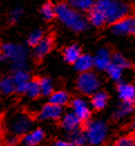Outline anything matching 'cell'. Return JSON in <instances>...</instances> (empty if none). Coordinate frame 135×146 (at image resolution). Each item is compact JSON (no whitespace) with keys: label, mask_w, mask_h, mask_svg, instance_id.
<instances>
[{"label":"cell","mask_w":135,"mask_h":146,"mask_svg":"<svg viewBox=\"0 0 135 146\" xmlns=\"http://www.w3.org/2000/svg\"><path fill=\"white\" fill-rule=\"evenodd\" d=\"M56 18L74 33H83L89 26L87 17L70 7L67 2H58L56 5Z\"/></svg>","instance_id":"cell-1"},{"label":"cell","mask_w":135,"mask_h":146,"mask_svg":"<svg viewBox=\"0 0 135 146\" xmlns=\"http://www.w3.org/2000/svg\"><path fill=\"white\" fill-rule=\"evenodd\" d=\"M94 8L102 12L106 23L110 25L130 16L131 12L130 5L122 0H96Z\"/></svg>","instance_id":"cell-2"},{"label":"cell","mask_w":135,"mask_h":146,"mask_svg":"<svg viewBox=\"0 0 135 146\" xmlns=\"http://www.w3.org/2000/svg\"><path fill=\"white\" fill-rule=\"evenodd\" d=\"M0 50L5 55L6 59L11 61L12 72L16 70H27V60H28V49L24 45L6 42L1 45Z\"/></svg>","instance_id":"cell-3"},{"label":"cell","mask_w":135,"mask_h":146,"mask_svg":"<svg viewBox=\"0 0 135 146\" xmlns=\"http://www.w3.org/2000/svg\"><path fill=\"white\" fill-rule=\"evenodd\" d=\"M83 129L85 132L88 145L99 146L107 139L108 127L107 124L102 119H93L87 122L83 126Z\"/></svg>","instance_id":"cell-4"},{"label":"cell","mask_w":135,"mask_h":146,"mask_svg":"<svg viewBox=\"0 0 135 146\" xmlns=\"http://www.w3.org/2000/svg\"><path fill=\"white\" fill-rule=\"evenodd\" d=\"M33 125V119L30 116L26 115L24 113H18L11 116V118L7 123V128L10 133V136H16L21 138L25 134L30 131Z\"/></svg>","instance_id":"cell-5"},{"label":"cell","mask_w":135,"mask_h":146,"mask_svg":"<svg viewBox=\"0 0 135 146\" xmlns=\"http://www.w3.org/2000/svg\"><path fill=\"white\" fill-rule=\"evenodd\" d=\"M76 87L83 95L93 96L96 92L99 90L100 80L94 72H86L79 74L76 80Z\"/></svg>","instance_id":"cell-6"},{"label":"cell","mask_w":135,"mask_h":146,"mask_svg":"<svg viewBox=\"0 0 135 146\" xmlns=\"http://www.w3.org/2000/svg\"><path fill=\"white\" fill-rule=\"evenodd\" d=\"M135 27V16H127L121 20L114 23L110 27V30L116 36L133 35Z\"/></svg>","instance_id":"cell-7"},{"label":"cell","mask_w":135,"mask_h":146,"mask_svg":"<svg viewBox=\"0 0 135 146\" xmlns=\"http://www.w3.org/2000/svg\"><path fill=\"white\" fill-rule=\"evenodd\" d=\"M70 107L72 111L77 116V118L82 122L83 126L87 122L90 121V108L88 106V104L86 103L83 98H74L70 100Z\"/></svg>","instance_id":"cell-8"},{"label":"cell","mask_w":135,"mask_h":146,"mask_svg":"<svg viewBox=\"0 0 135 146\" xmlns=\"http://www.w3.org/2000/svg\"><path fill=\"white\" fill-rule=\"evenodd\" d=\"M112 51L106 47L98 49L94 55V68L99 72H106L112 64Z\"/></svg>","instance_id":"cell-9"},{"label":"cell","mask_w":135,"mask_h":146,"mask_svg":"<svg viewBox=\"0 0 135 146\" xmlns=\"http://www.w3.org/2000/svg\"><path fill=\"white\" fill-rule=\"evenodd\" d=\"M63 107L51 103L45 104L38 114V118L41 121H58L63 117Z\"/></svg>","instance_id":"cell-10"},{"label":"cell","mask_w":135,"mask_h":146,"mask_svg":"<svg viewBox=\"0 0 135 146\" xmlns=\"http://www.w3.org/2000/svg\"><path fill=\"white\" fill-rule=\"evenodd\" d=\"M11 78L13 80V84H15V89H16V93L18 94H25L26 93V89H27V86L30 82V75L27 70L21 69V70H16L13 72L11 75Z\"/></svg>","instance_id":"cell-11"},{"label":"cell","mask_w":135,"mask_h":146,"mask_svg":"<svg viewBox=\"0 0 135 146\" xmlns=\"http://www.w3.org/2000/svg\"><path fill=\"white\" fill-rule=\"evenodd\" d=\"M116 90L121 102L135 105V86L133 84L121 82L117 84Z\"/></svg>","instance_id":"cell-12"},{"label":"cell","mask_w":135,"mask_h":146,"mask_svg":"<svg viewBox=\"0 0 135 146\" xmlns=\"http://www.w3.org/2000/svg\"><path fill=\"white\" fill-rule=\"evenodd\" d=\"M45 139V131L40 127L29 131L21 137V143L25 146H38Z\"/></svg>","instance_id":"cell-13"},{"label":"cell","mask_w":135,"mask_h":146,"mask_svg":"<svg viewBox=\"0 0 135 146\" xmlns=\"http://www.w3.org/2000/svg\"><path fill=\"white\" fill-rule=\"evenodd\" d=\"M61 126L66 132L72 133L74 131L82 128L83 124L77 118V116L73 111H69V113H66L65 115H63V117L61 118Z\"/></svg>","instance_id":"cell-14"},{"label":"cell","mask_w":135,"mask_h":146,"mask_svg":"<svg viewBox=\"0 0 135 146\" xmlns=\"http://www.w3.org/2000/svg\"><path fill=\"white\" fill-rule=\"evenodd\" d=\"M54 47V37L45 36L44 39L34 48V56L37 60H41L47 54L50 52V50Z\"/></svg>","instance_id":"cell-15"},{"label":"cell","mask_w":135,"mask_h":146,"mask_svg":"<svg viewBox=\"0 0 135 146\" xmlns=\"http://www.w3.org/2000/svg\"><path fill=\"white\" fill-rule=\"evenodd\" d=\"M74 68L79 74L90 72L94 68V56L89 54H82L74 64Z\"/></svg>","instance_id":"cell-16"},{"label":"cell","mask_w":135,"mask_h":146,"mask_svg":"<svg viewBox=\"0 0 135 146\" xmlns=\"http://www.w3.org/2000/svg\"><path fill=\"white\" fill-rule=\"evenodd\" d=\"M82 49L77 44H72L67 47H65L63 50V58L67 64H72L74 65L76 60L80 57L82 55Z\"/></svg>","instance_id":"cell-17"},{"label":"cell","mask_w":135,"mask_h":146,"mask_svg":"<svg viewBox=\"0 0 135 146\" xmlns=\"http://www.w3.org/2000/svg\"><path fill=\"white\" fill-rule=\"evenodd\" d=\"M108 103V94L104 90H98L96 92L90 99L92 107L95 110H102L107 106Z\"/></svg>","instance_id":"cell-18"},{"label":"cell","mask_w":135,"mask_h":146,"mask_svg":"<svg viewBox=\"0 0 135 146\" xmlns=\"http://www.w3.org/2000/svg\"><path fill=\"white\" fill-rule=\"evenodd\" d=\"M134 107L135 105H133V104L121 102L113 111V119L114 121H120V119L125 118L126 116H128L134 110Z\"/></svg>","instance_id":"cell-19"},{"label":"cell","mask_w":135,"mask_h":146,"mask_svg":"<svg viewBox=\"0 0 135 146\" xmlns=\"http://www.w3.org/2000/svg\"><path fill=\"white\" fill-rule=\"evenodd\" d=\"M87 20H88V24L92 25L93 27L95 28H100L103 27L104 25H106V19L104 17V15L100 11H98L97 9H95L94 7L87 12Z\"/></svg>","instance_id":"cell-20"},{"label":"cell","mask_w":135,"mask_h":146,"mask_svg":"<svg viewBox=\"0 0 135 146\" xmlns=\"http://www.w3.org/2000/svg\"><path fill=\"white\" fill-rule=\"evenodd\" d=\"M49 103L64 107L67 104L70 103V96L67 92L65 90H55L50 96H49Z\"/></svg>","instance_id":"cell-21"},{"label":"cell","mask_w":135,"mask_h":146,"mask_svg":"<svg viewBox=\"0 0 135 146\" xmlns=\"http://www.w3.org/2000/svg\"><path fill=\"white\" fill-rule=\"evenodd\" d=\"M96 0H68L67 3L78 11L88 12L95 5Z\"/></svg>","instance_id":"cell-22"},{"label":"cell","mask_w":135,"mask_h":146,"mask_svg":"<svg viewBox=\"0 0 135 146\" xmlns=\"http://www.w3.org/2000/svg\"><path fill=\"white\" fill-rule=\"evenodd\" d=\"M40 13L45 21H51L54 18H56V5H54L51 1H46L40 8Z\"/></svg>","instance_id":"cell-23"},{"label":"cell","mask_w":135,"mask_h":146,"mask_svg":"<svg viewBox=\"0 0 135 146\" xmlns=\"http://www.w3.org/2000/svg\"><path fill=\"white\" fill-rule=\"evenodd\" d=\"M25 94L29 98H33V99H36L39 96H41L40 85H39V78H31L30 79Z\"/></svg>","instance_id":"cell-24"},{"label":"cell","mask_w":135,"mask_h":146,"mask_svg":"<svg viewBox=\"0 0 135 146\" xmlns=\"http://www.w3.org/2000/svg\"><path fill=\"white\" fill-rule=\"evenodd\" d=\"M69 141L73 143L75 146H85L87 144V139H86L85 136V132L82 128L77 129V131H74L72 133H69V136H68Z\"/></svg>","instance_id":"cell-25"},{"label":"cell","mask_w":135,"mask_h":146,"mask_svg":"<svg viewBox=\"0 0 135 146\" xmlns=\"http://www.w3.org/2000/svg\"><path fill=\"white\" fill-rule=\"evenodd\" d=\"M0 92L3 95H11L12 93H16L11 76H3L0 79Z\"/></svg>","instance_id":"cell-26"},{"label":"cell","mask_w":135,"mask_h":146,"mask_svg":"<svg viewBox=\"0 0 135 146\" xmlns=\"http://www.w3.org/2000/svg\"><path fill=\"white\" fill-rule=\"evenodd\" d=\"M45 36L46 35H45V31L43 29H35V30H33L28 35V37H27V45L29 47L35 48L37 45L44 39Z\"/></svg>","instance_id":"cell-27"},{"label":"cell","mask_w":135,"mask_h":146,"mask_svg":"<svg viewBox=\"0 0 135 146\" xmlns=\"http://www.w3.org/2000/svg\"><path fill=\"white\" fill-rule=\"evenodd\" d=\"M39 85H40V93L41 96H50L55 90H54V84L53 80L49 77H41L39 78Z\"/></svg>","instance_id":"cell-28"},{"label":"cell","mask_w":135,"mask_h":146,"mask_svg":"<svg viewBox=\"0 0 135 146\" xmlns=\"http://www.w3.org/2000/svg\"><path fill=\"white\" fill-rule=\"evenodd\" d=\"M106 73L108 75L112 80L116 82V83H121L122 82V77H123V73H124V69L114 65V64H110V66L107 68Z\"/></svg>","instance_id":"cell-29"},{"label":"cell","mask_w":135,"mask_h":146,"mask_svg":"<svg viewBox=\"0 0 135 146\" xmlns=\"http://www.w3.org/2000/svg\"><path fill=\"white\" fill-rule=\"evenodd\" d=\"M112 64H114V65L121 67L124 70L131 67L130 60H128L125 56H123L121 52H115V54H113V56H112Z\"/></svg>","instance_id":"cell-30"},{"label":"cell","mask_w":135,"mask_h":146,"mask_svg":"<svg viewBox=\"0 0 135 146\" xmlns=\"http://www.w3.org/2000/svg\"><path fill=\"white\" fill-rule=\"evenodd\" d=\"M113 146H135V134L123 135L115 141Z\"/></svg>","instance_id":"cell-31"},{"label":"cell","mask_w":135,"mask_h":146,"mask_svg":"<svg viewBox=\"0 0 135 146\" xmlns=\"http://www.w3.org/2000/svg\"><path fill=\"white\" fill-rule=\"evenodd\" d=\"M23 15H24V9L21 8V7H15V8H12L10 12H9V16H8V19H9V23L10 24H17L20 19H21V17H23Z\"/></svg>","instance_id":"cell-32"},{"label":"cell","mask_w":135,"mask_h":146,"mask_svg":"<svg viewBox=\"0 0 135 146\" xmlns=\"http://www.w3.org/2000/svg\"><path fill=\"white\" fill-rule=\"evenodd\" d=\"M54 146H75L69 139H57Z\"/></svg>","instance_id":"cell-33"},{"label":"cell","mask_w":135,"mask_h":146,"mask_svg":"<svg viewBox=\"0 0 135 146\" xmlns=\"http://www.w3.org/2000/svg\"><path fill=\"white\" fill-rule=\"evenodd\" d=\"M130 126H131V128L135 132V115L133 116V118H132V121H131V125H130Z\"/></svg>","instance_id":"cell-34"},{"label":"cell","mask_w":135,"mask_h":146,"mask_svg":"<svg viewBox=\"0 0 135 146\" xmlns=\"http://www.w3.org/2000/svg\"><path fill=\"white\" fill-rule=\"evenodd\" d=\"M7 59H6V57H5V55L2 54V51L0 50V61H6Z\"/></svg>","instance_id":"cell-35"},{"label":"cell","mask_w":135,"mask_h":146,"mask_svg":"<svg viewBox=\"0 0 135 146\" xmlns=\"http://www.w3.org/2000/svg\"><path fill=\"white\" fill-rule=\"evenodd\" d=\"M0 146H3V144H2V142H1V139H0Z\"/></svg>","instance_id":"cell-36"},{"label":"cell","mask_w":135,"mask_h":146,"mask_svg":"<svg viewBox=\"0 0 135 146\" xmlns=\"http://www.w3.org/2000/svg\"><path fill=\"white\" fill-rule=\"evenodd\" d=\"M133 35L135 36V27H134V33H133Z\"/></svg>","instance_id":"cell-37"}]
</instances>
